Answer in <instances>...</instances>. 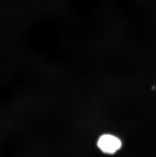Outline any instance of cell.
<instances>
[{"mask_svg":"<svg viewBox=\"0 0 156 157\" xmlns=\"http://www.w3.org/2000/svg\"><path fill=\"white\" fill-rule=\"evenodd\" d=\"M97 146L103 153L112 154L121 148L122 143L117 137L110 134H105L99 138Z\"/></svg>","mask_w":156,"mask_h":157,"instance_id":"obj_1","label":"cell"}]
</instances>
